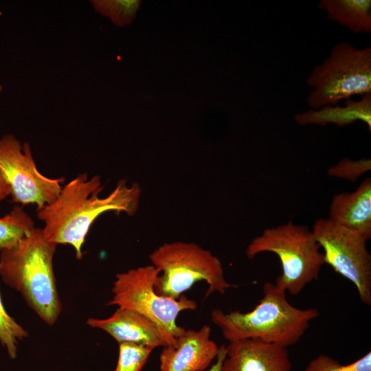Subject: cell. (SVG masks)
<instances>
[{
    "label": "cell",
    "instance_id": "obj_7",
    "mask_svg": "<svg viewBox=\"0 0 371 371\" xmlns=\"http://www.w3.org/2000/svg\"><path fill=\"white\" fill-rule=\"evenodd\" d=\"M159 275V271L152 265L116 274L113 295L106 305L144 314L177 338L186 330L177 324L178 315L183 311L195 310L197 304L184 295L174 299L157 294L155 284Z\"/></svg>",
    "mask_w": 371,
    "mask_h": 371
},
{
    "label": "cell",
    "instance_id": "obj_16",
    "mask_svg": "<svg viewBox=\"0 0 371 371\" xmlns=\"http://www.w3.org/2000/svg\"><path fill=\"white\" fill-rule=\"evenodd\" d=\"M34 228L29 214L18 205L0 218V250L13 246Z\"/></svg>",
    "mask_w": 371,
    "mask_h": 371
},
{
    "label": "cell",
    "instance_id": "obj_18",
    "mask_svg": "<svg viewBox=\"0 0 371 371\" xmlns=\"http://www.w3.org/2000/svg\"><path fill=\"white\" fill-rule=\"evenodd\" d=\"M28 336L25 329L10 316L5 310L0 293V342L6 348L9 357L14 359L19 340Z\"/></svg>",
    "mask_w": 371,
    "mask_h": 371
},
{
    "label": "cell",
    "instance_id": "obj_14",
    "mask_svg": "<svg viewBox=\"0 0 371 371\" xmlns=\"http://www.w3.org/2000/svg\"><path fill=\"white\" fill-rule=\"evenodd\" d=\"M300 125L325 126L334 124L339 127L350 125L357 120L365 122L371 130V93L361 96L358 101L346 100L343 106H325L297 113L294 116Z\"/></svg>",
    "mask_w": 371,
    "mask_h": 371
},
{
    "label": "cell",
    "instance_id": "obj_10",
    "mask_svg": "<svg viewBox=\"0 0 371 371\" xmlns=\"http://www.w3.org/2000/svg\"><path fill=\"white\" fill-rule=\"evenodd\" d=\"M87 323L106 332L119 344L130 342L155 348L176 343V338L155 321L131 309L117 308L107 318H89Z\"/></svg>",
    "mask_w": 371,
    "mask_h": 371
},
{
    "label": "cell",
    "instance_id": "obj_23",
    "mask_svg": "<svg viewBox=\"0 0 371 371\" xmlns=\"http://www.w3.org/2000/svg\"><path fill=\"white\" fill-rule=\"evenodd\" d=\"M10 196V189L0 172V208L1 203L6 197Z\"/></svg>",
    "mask_w": 371,
    "mask_h": 371
},
{
    "label": "cell",
    "instance_id": "obj_17",
    "mask_svg": "<svg viewBox=\"0 0 371 371\" xmlns=\"http://www.w3.org/2000/svg\"><path fill=\"white\" fill-rule=\"evenodd\" d=\"M91 3L98 13L117 27L131 23L141 5L139 0H93Z\"/></svg>",
    "mask_w": 371,
    "mask_h": 371
},
{
    "label": "cell",
    "instance_id": "obj_12",
    "mask_svg": "<svg viewBox=\"0 0 371 371\" xmlns=\"http://www.w3.org/2000/svg\"><path fill=\"white\" fill-rule=\"evenodd\" d=\"M220 371H291L287 348L246 339L229 342Z\"/></svg>",
    "mask_w": 371,
    "mask_h": 371
},
{
    "label": "cell",
    "instance_id": "obj_24",
    "mask_svg": "<svg viewBox=\"0 0 371 371\" xmlns=\"http://www.w3.org/2000/svg\"><path fill=\"white\" fill-rule=\"evenodd\" d=\"M2 90V87L0 85V91Z\"/></svg>",
    "mask_w": 371,
    "mask_h": 371
},
{
    "label": "cell",
    "instance_id": "obj_19",
    "mask_svg": "<svg viewBox=\"0 0 371 371\" xmlns=\"http://www.w3.org/2000/svg\"><path fill=\"white\" fill-rule=\"evenodd\" d=\"M154 349L134 343H120L118 361L114 371L141 370Z\"/></svg>",
    "mask_w": 371,
    "mask_h": 371
},
{
    "label": "cell",
    "instance_id": "obj_3",
    "mask_svg": "<svg viewBox=\"0 0 371 371\" xmlns=\"http://www.w3.org/2000/svg\"><path fill=\"white\" fill-rule=\"evenodd\" d=\"M319 315L317 308L293 306L284 291L267 282L262 297L253 310L225 313L214 308L211 319L229 342L253 339L288 348L300 340L310 323Z\"/></svg>",
    "mask_w": 371,
    "mask_h": 371
},
{
    "label": "cell",
    "instance_id": "obj_9",
    "mask_svg": "<svg viewBox=\"0 0 371 371\" xmlns=\"http://www.w3.org/2000/svg\"><path fill=\"white\" fill-rule=\"evenodd\" d=\"M0 172L10 189L11 201L37 208L54 201L64 178L52 179L37 169L27 143L8 134L0 138Z\"/></svg>",
    "mask_w": 371,
    "mask_h": 371
},
{
    "label": "cell",
    "instance_id": "obj_4",
    "mask_svg": "<svg viewBox=\"0 0 371 371\" xmlns=\"http://www.w3.org/2000/svg\"><path fill=\"white\" fill-rule=\"evenodd\" d=\"M263 252H271L280 259L282 273L274 282L292 295L318 279L324 265L322 249L312 232L306 226L289 221L265 229L246 248V256L254 258Z\"/></svg>",
    "mask_w": 371,
    "mask_h": 371
},
{
    "label": "cell",
    "instance_id": "obj_15",
    "mask_svg": "<svg viewBox=\"0 0 371 371\" xmlns=\"http://www.w3.org/2000/svg\"><path fill=\"white\" fill-rule=\"evenodd\" d=\"M318 8L355 34L371 32L370 0H321Z\"/></svg>",
    "mask_w": 371,
    "mask_h": 371
},
{
    "label": "cell",
    "instance_id": "obj_6",
    "mask_svg": "<svg viewBox=\"0 0 371 371\" xmlns=\"http://www.w3.org/2000/svg\"><path fill=\"white\" fill-rule=\"evenodd\" d=\"M306 83L313 88L307 102L315 110L371 93V47L358 49L347 42L337 44L323 63L313 69Z\"/></svg>",
    "mask_w": 371,
    "mask_h": 371
},
{
    "label": "cell",
    "instance_id": "obj_5",
    "mask_svg": "<svg viewBox=\"0 0 371 371\" xmlns=\"http://www.w3.org/2000/svg\"><path fill=\"white\" fill-rule=\"evenodd\" d=\"M149 258L159 271L155 290L164 297L178 299L201 280L208 285L205 297L214 293L223 295L227 289L236 286L226 280L220 260L194 243H164L155 249Z\"/></svg>",
    "mask_w": 371,
    "mask_h": 371
},
{
    "label": "cell",
    "instance_id": "obj_2",
    "mask_svg": "<svg viewBox=\"0 0 371 371\" xmlns=\"http://www.w3.org/2000/svg\"><path fill=\"white\" fill-rule=\"evenodd\" d=\"M56 246L41 228L34 227L13 246L0 250L3 282L19 292L49 325L56 322L62 310L53 267Z\"/></svg>",
    "mask_w": 371,
    "mask_h": 371
},
{
    "label": "cell",
    "instance_id": "obj_1",
    "mask_svg": "<svg viewBox=\"0 0 371 371\" xmlns=\"http://www.w3.org/2000/svg\"><path fill=\"white\" fill-rule=\"evenodd\" d=\"M102 188L98 175L89 179L82 173L62 187L54 201L36 208L46 238L57 245H70L76 258L81 259L86 236L100 215L109 211L136 212L142 192L138 184L128 186L121 181L109 195L100 197Z\"/></svg>",
    "mask_w": 371,
    "mask_h": 371
},
{
    "label": "cell",
    "instance_id": "obj_11",
    "mask_svg": "<svg viewBox=\"0 0 371 371\" xmlns=\"http://www.w3.org/2000/svg\"><path fill=\"white\" fill-rule=\"evenodd\" d=\"M211 328L185 330L172 346L164 347L160 371H203L216 358L219 347L210 339Z\"/></svg>",
    "mask_w": 371,
    "mask_h": 371
},
{
    "label": "cell",
    "instance_id": "obj_13",
    "mask_svg": "<svg viewBox=\"0 0 371 371\" xmlns=\"http://www.w3.org/2000/svg\"><path fill=\"white\" fill-rule=\"evenodd\" d=\"M328 218L359 233L368 241L371 238L370 178L363 180L352 192L334 194Z\"/></svg>",
    "mask_w": 371,
    "mask_h": 371
},
{
    "label": "cell",
    "instance_id": "obj_20",
    "mask_svg": "<svg viewBox=\"0 0 371 371\" xmlns=\"http://www.w3.org/2000/svg\"><path fill=\"white\" fill-rule=\"evenodd\" d=\"M304 371H371V352L348 365H342L328 355H319L308 363Z\"/></svg>",
    "mask_w": 371,
    "mask_h": 371
},
{
    "label": "cell",
    "instance_id": "obj_22",
    "mask_svg": "<svg viewBox=\"0 0 371 371\" xmlns=\"http://www.w3.org/2000/svg\"><path fill=\"white\" fill-rule=\"evenodd\" d=\"M225 345H222L219 347L218 353L216 357V362L212 366V367L207 371H220L223 360L226 356V350Z\"/></svg>",
    "mask_w": 371,
    "mask_h": 371
},
{
    "label": "cell",
    "instance_id": "obj_8",
    "mask_svg": "<svg viewBox=\"0 0 371 371\" xmlns=\"http://www.w3.org/2000/svg\"><path fill=\"white\" fill-rule=\"evenodd\" d=\"M312 232L319 244L324 264L350 281L362 303L371 304V255L368 240L359 233L328 218L317 220Z\"/></svg>",
    "mask_w": 371,
    "mask_h": 371
},
{
    "label": "cell",
    "instance_id": "obj_21",
    "mask_svg": "<svg viewBox=\"0 0 371 371\" xmlns=\"http://www.w3.org/2000/svg\"><path fill=\"white\" fill-rule=\"evenodd\" d=\"M370 159L363 158L354 161L345 157L336 165L329 168L327 173L331 177L355 181L362 175L370 171Z\"/></svg>",
    "mask_w": 371,
    "mask_h": 371
}]
</instances>
